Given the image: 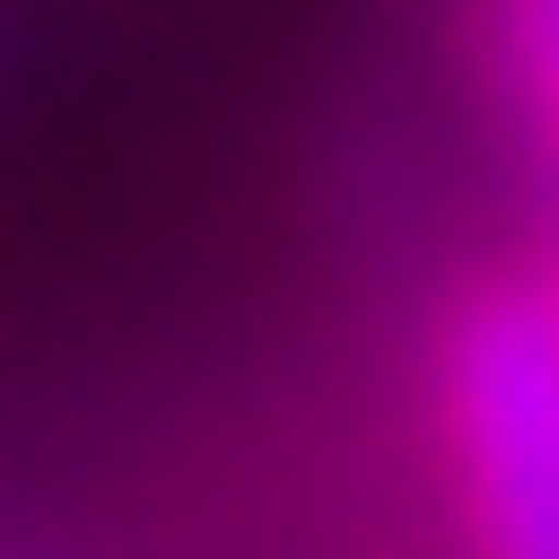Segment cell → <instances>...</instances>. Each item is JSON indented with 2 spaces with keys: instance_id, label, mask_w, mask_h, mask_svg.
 Listing matches in <instances>:
<instances>
[{
  "instance_id": "cell-1",
  "label": "cell",
  "mask_w": 559,
  "mask_h": 559,
  "mask_svg": "<svg viewBox=\"0 0 559 559\" xmlns=\"http://www.w3.org/2000/svg\"><path fill=\"white\" fill-rule=\"evenodd\" d=\"M436 436L473 559H559V299L485 286L436 348Z\"/></svg>"
},
{
  "instance_id": "cell-2",
  "label": "cell",
  "mask_w": 559,
  "mask_h": 559,
  "mask_svg": "<svg viewBox=\"0 0 559 559\" xmlns=\"http://www.w3.org/2000/svg\"><path fill=\"white\" fill-rule=\"evenodd\" d=\"M485 38H498L510 87L535 100V124L559 138V0H485Z\"/></svg>"
}]
</instances>
